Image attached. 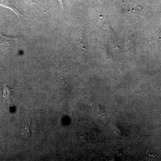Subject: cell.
<instances>
[{
    "label": "cell",
    "mask_w": 161,
    "mask_h": 161,
    "mask_svg": "<svg viewBox=\"0 0 161 161\" xmlns=\"http://www.w3.org/2000/svg\"><path fill=\"white\" fill-rule=\"evenodd\" d=\"M13 89L8 86L6 84H4L3 90V98L5 101L9 100L11 97Z\"/></svg>",
    "instance_id": "obj_1"
},
{
    "label": "cell",
    "mask_w": 161,
    "mask_h": 161,
    "mask_svg": "<svg viewBox=\"0 0 161 161\" xmlns=\"http://www.w3.org/2000/svg\"><path fill=\"white\" fill-rule=\"evenodd\" d=\"M159 33H161V27H160L159 28Z\"/></svg>",
    "instance_id": "obj_2"
}]
</instances>
